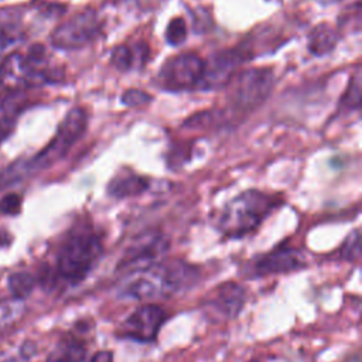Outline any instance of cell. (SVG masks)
<instances>
[{"label":"cell","mask_w":362,"mask_h":362,"mask_svg":"<svg viewBox=\"0 0 362 362\" xmlns=\"http://www.w3.org/2000/svg\"><path fill=\"white\" fill-rule=\"evenodd\" d=\"M198 270L182 260H163L151 267L127 273L117 286L122 300L146 301L182 293L198 280Z\"/></svg>","instance_id":"6da1fadb"},{"label":"cell","mask_w":362,"mask_h":362,"mask_svg":"<svg viewBox=\"0 0 362 362\" xmlns=\"http://www.w3.org/2000/svg\"><path fill=\"white\" fill-rule=\"evenodd\" d=\"M276 205L272 195L247 189L225 205L218 223L219 229L229 238H240L255 230Z\"/></svg>","instance_id":"7a4b0ae2"},{"label":"cell","mask_w":362,"mask_h":362,"mask_svg":"<svg viewBox=\"0 0 362 362\" xmlns=\"http://www.w3.org/2000/svg\"><path fill=\"white\" fill-rule=\"evenodd\" d=\"M102 252L99 236L90 229H79L61 246L57 256V272L65 281L78 284L96 267Z\"/></svg>","instance_id":"3957f363"},{"label":"cell","mask_w":362,"mask_h":362,"mask_svg":"<svg viewBox=\"0 0 362 362\" xmlns=\"http://www.w3.org/2000/svg\"><path fill=\"white\" fill-rule=\"evenodd\" d=\"M86 124V112L82 107L71 109L61 122L54 139L35 157L28 160L24 165H14L7 170V177L10 181L14 182L16 180L21 178L23 174L41 171L61 160L75 144V141L83 134Z\"/></svg>","instance_id":"277c9868"},{"label":"cell","mask_w":362,"mask_h":362,"mask_svg":"<svg viewBox=\"0 0 362 362\" xmlns=\"http://www.w3.org/2000/svg\"><path fill=\"white\" fill-rule=\"evenodd\" d=\"M100 30L102 21L96 10L85 8L55 27L49 41L58 49L74 51L90 44L99 35Z\"/></svg>","instance_id":"5b68a950"},{"label":"cell","mask_w":362,"mask_h":362,"mask_svg":"<svg viewBox=\"0 0 362 362\" xmlns=\"http://www.w3.org/2000/svg\"><path fill=\"white\" fill-rule=\"evenodd\" d=\"M273 89V74L266 68L240 72L232 83L229 99L235 109L247 112L259 107Z\"/></svg>","instance_id":"8992f818"},{"label":"cell","mask_w":362,"mask_h":362,"mask_svg":"<svg viewBox=\"0 0 362 362\" xmlns=\"http://www.w3.org/2000/svg\"><path fill=\"white\" fill-rule=\"evenodd\" d=\"M204 75V61L192 52L170 58L158 72V83L165 90L181 92L198 86Z\"/></svg>","instance_id":"52a82bcc"},{"label":"cell","mask_w":362,"mask_h":362,"mask_svg":"<svg viewBox=\"0 0 362 362\" xmlns=\"http://www.w3.org/2000/svg\"><path fill=\"white\" fill-rule=\"evenodd\" d=\"M170 242L160 232H146L137 236L123 253L117 269L126 273L151 267L160 262L168 252Z\"/></svg>","instance_id":"ba28073f"},{"label":"cell","mask_w":362,"mask_h":362,"mask_svg":"<svg viewBox=\"0 0 362 362\" xmlns=\"http://www.w3.org/2000/svg\"><path fill=\"white\" fill-rule=\"evenodd\" d=\"M167 318V311L156 304L140 305L122 322L119 334L132 341L153 342Z\"/></svg>","instance_id":"9c48e42d"},{"label":"cell","mask_w":362,"mask_h":362,"mask_svg":"<svg viewBox=\"0 0 362 362\" xmlns=\"http://www.w3.org/2000/svg\"><path fill=\"white\" fill-rule=\"evenodd\" d=\"M245 59L246 57L240 49H228L214 55L208 62H204L201 88L212 89L226 85L232 79L236 66Z\"/></svg>","instance_id":"30bf717a"},{"label":"cell","mask_w":362,"mask_h":362,"mask_svg":"<svg viewBox=\"0 0 362 362\" xmlns=\"http://www.w3.org/2000/svg\"><path fill=\"white\" fill-rule=\"evenodd\" d=\"M246 301L245 288L233 281H228L215 288L205 303V307L209 308L218 317L230 320L239 315Z\"/></svg>","instance_id":"8fae6325"},{"label":"cell","mask_w":362,"mask_h":362,"mask_svg":"<svg viewBox=\"0 0 362 362\" xmlns=\"http://www.w3.org/2000/svg\"><path fill=\"white\" fill-rule=\"evenodd\" d=\"M304 266V256L298 250L293 247H280L260 256L255 262L252 272L255 273V276H267L294 272Z\"/></svg>","instance_id":"7c38bea8"},{"label":"cell","mask_w":362,"mask_h":362,"mask_svg":"<svg viewBox=\"0 0 362 362\" xmlns=\"http://www.w3.org/2000/svg\"><path fill=\"white\" fill-rule=\"evenodd\" d=\"M148 188V180L134 173L116 174L107 184V194L113 198H130L143 194Z\"/></svg>","instance_id":"4fadbf2b"},{"label":"cell","mask_w":362,"mask_h":362,"mask_svg":"<svg viewBox=\"0 0 362 362\" xmlns=\"http://www.w3.org/2000/svg\"><path fill=\"white\" fill-rule=\"evenodd\" d=\"M24 95L21 92H10L0 99V143L6 140L17 122L24 106Z\"/></svg>","instance_id":"5bb4252c"},{"label":"cell","mask_w":362,"mask_h":362,"mask_svg":"<svg viewBox=\"0 0 362 362\" xmlns=\"http://www.w3.org/2000/svg\"><path fill=\"white\" fill-rule=\"evenodd\" d=\"M86 356L85 345L76 338H65L51 351L45 362H83Z\"/></svg>","instance_id":"9a60e30c"},{"label":"cell","mask_w":362,"mask_h":362,"mask_svg":"<svg viewBox=\"0 0 362 362\" xmlns=\"http://www.w3.org/2000/svg\"><path fill=\"white\" fill-rule=\"evenodd\" d=\"M338 41L335 30L327 24H318L314 27L308 35V49L314 55H325L331 52Z\"/></svg>","instance_id":"2e32d148"},{"label":"cell","mask_w":362,"mask_h":362,"mask_svg":"<svg viewBox=\"0 0 362 362\" xmlns=\"http://www.w3.org/2000/svg\"><path fill=\"white\" fill-rule=\"evenodd\" d=\"M7 284H8V290L13 296V298L24 300L34 290L35 279L33 274H30L27 272H16L8 276Z\"/></svg>","instance_id":"e0dca14e"},{"label":"cell","mask_w":362,"mask_h":362,"mask_svg":"<svg viewBox=\"0 0 362 362\" xmlns=\"http://www.w3.org/2000/svg\"><path fill=\"white\" fill-rule=\"evenodd\" d=\"M23 300L11 298L6 301H0V329L7 328L14 324L24 313Z\"/></svg>","instance_id":"ac0fdd59"},{"label":"cell","mask_w":362,"mask_h":362,"mask_svg":"<svg viewBox=\"0 0 362 362\" xmlns=\"http://www.w3.org/2000/svg\"><path fill=\"white\" fill-rule=\"evenodd\" d=\"M112 65L120 71V72H126L129 69H132L134 66V54L133 49L126 47V45H119L113 49L112 52Z\"/></svg>","instance_id":"d6986e66"},{"label":"cell","mask_w":362,"mask_h":362,"mask_svg":"<svg viewBox=\"0 0 362 362\" xmlns=\"http://www.w3.org/2000/svg\"><path fill=\"white\" fill-rule=\"evenodd\" d=\"M187 38V24L181 17L173 18L165 30V40L170 45H180Z\"/></svg>","instance_id":"ffe728a7"},{"label":"cell","mask_w":362,"mask_h":362,"mask_svg":"<svg viewBox=\"0 0 362 362\" xmlns=\"http://www.w3.org/2000/svg\"><path fill=\"white\" fill-rule=\"evenodd\" d=\"M361 255V238L359 232L354 230L344 242L341 247V257L349 262H355L359 259Z\"/></svg>","instance_id":"44dd1931"},{"label":"cell","mask_w":362,"mask_h":362,"mask_svg":"<svg viewBox=\"0 0 362 362\" xmlns=\"http://www.w3.org/2000/svg\"><path fill=\"white\" fill-rule=\"evenodd\" d=\"M344 102L346 103V106L352 107V109H358L361 105V75L359 71L355 72L352 82L345 93Z\"/></svg>","instance_id":"7402d4cb"},{"label":"cell","mask_w":362,"mask_h":362,"mask_svg":"<svg viewBox=\"0 0 362 362\" xmlns=\"http://www.w3.org/2000/svg\"><path fill=\"white\" fill-rule=\"evenodd\" d=\"M122 102L129 107H140L146 106L151 102V96L140 89H129L123 93Z\"/></svg>","instance_id":"603a6c76"},{"label":"cell","mask_w":362,"mask_h":362,"mask_svg":"<svg viewBox=\"0 0 362 362\" xmlns=\"http://www.w3.org/2000/svg\"><path fill=\"white\" fill-rule=\"evenodd\" d=\"M21 209V197L10 192L0 199V212L4 215H17Z\"/></svg>","instance_id":"cb8c5ba5"},{"label":"cell","mask_w":362,"mask_h":362,"mask_svg":"<svg viewBox=\"0 0 362 362\" xmlns=\"http://www.w3.org/2000/svg\"><path fill=\"white\" fill-rule=\"evenodd\" d=\"M89 362H113V354L110 351H99L90 358Z\"/></svg>","instance_id":"d4e9b609"},{"label":"cell","mask_w":362,"mask_h":362,"mask_svg":"<svg viewBox=\"0 0 362 362\" xmlns=\"http://www.w3.org/2000/svg\"><path fill=\"white\" fill-rule=\"evenodd\" d=\"M10 242H11V236L6 230L0 229V247L10 245Z\"/></svg>","instance_id":"484cf974"},{"label":"cell","mask_w":362,"mask_h":362,"mask_svg":"<svg viewBox=\"0 0 362 362\" xmlns=\"http://www.w3.org/2000/svg\"><path fill=\"white\" fill-rule=\"evenodd\" d=\"M7 34H4L1 30H0V52L1 49H4L7 47Z\"/></svg>","instance_id":"4316f807"}]
</instances>
